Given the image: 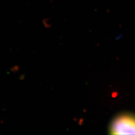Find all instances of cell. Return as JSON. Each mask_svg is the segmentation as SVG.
Wrapping results in <instances>:
<instances>
[{"label": "cell", "instance_id": "obj_1", "mask_svg": "<svg viewBox=\"0 0 135 135\" xmlns=\"http://www.w3.org/2000/svg\"><path fill=\"white\" fill-rule=\"evenodd\" d=\"M114 134H135V119L128 115H122L114 120L111 127Z\"/></svg>", "mask_w": 135, "mask_h": 135}]
</instances>
